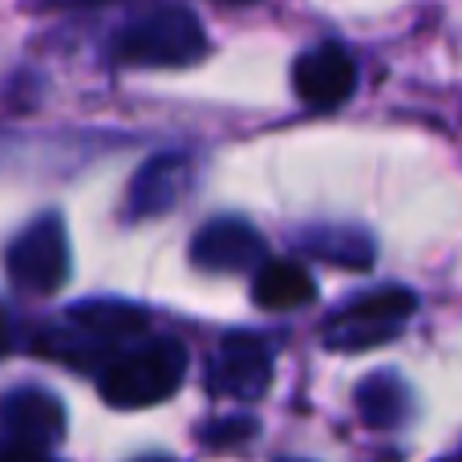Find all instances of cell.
<instances>
[{"label":"cell","instance_id":"1","mask_svg":"<svg viewBox=\"0 0 462 462\" xmlns=\"http://www.w3.org/2000/svg\"><path fill=\"white\" fill-rule=\"evenodd\" d=\"M146 328V309L114 296H94L65 309V317L49 320L37 337V349L65 365H86V361H114L122 341H134Z\"/></svg>","mask_w":462,"mask_h":462},{"label":"cell","instance_id":"2","mask_svg":"<svg viewBox=\"0 0 462 462\" xmlns=\"http://www.w3.org/2000/svg\"><path fill=\"white\" fill-rule=\"evenodd\" d=\"M187 345L175 337H151L130 349H122L114 361L102 365L97 390L106 406L114 410H146L175 398V390L187 377Z\"/></svg>","mask_w":462,"mask_h":462},{"label":"cell","instance_id":"3","mask_svg":"<svg viewBox=\"0 0 462 462\" xmlns=\"http://www.w3.org/2000/svg\"><path fill=\"white\" fill-rule=\"evenodd\" d=\"M208 53L199 16L187 5H159L151 13L134 16L126 29L114 37V57L130 65H151V69H183Z\"/></svg>","mask_w":462,"mask_h":462},{"label":"cell","instance_id":"4","mask_svg":"<svg viewBox=\"0 0 462 462\" xmlns=\"http://www.w3.org/2000/svg\"><path fill=\"white\" fill-rule=\"evenodd\" d=\"M414 312H418V296L406 284H385L374 288V292L353 296L337 312H328L320 341L333 353H365L393 341Z\"/></svg>","mask_w":462,"mask_h":462},{"label":"cell","instance_id":"5","mask_svg":"<svg viewBox=\"0 0 462 462\" xmlns=\"http://www.w3.org/2000/svg\"><path fill=\"white\" fill-rule=\"evenodd\" d=\"M5 268L16 292L29 296H57L69 280V236L61 216L45 211L32 224H24L13 236L5 252Z\"/></svg>","mask_w":462,"mask_h":462},{"label":"cell","instance_id":"6","mask_svg":"<svg viewBox=\"0 0 462 462\" xmlns=\"http://www.w3.org/2000/svg\"><path fill=\"white\" fill-rule=\"evenodd\" d=\"M208 385L219 398L255 402L272 385V349L255 333H227L208 369Z\"/></svg>","mask_w":462,"mask_h":462},{"label":"cell","instance_id":"7","mask_svg":"<svg viewBox=\"0 0 462 462\" xmlns=\"http://www.w3.org/2000/svg\"><path fill=\"white\" fill-rule=\"evenodd\" d=\"M268 244L247 219L239 216H216L208 219L191 239V263L199 272H260Z\"/></svg>","mask_w":462,"mask_h":462},{"label":"cell","instance_id":"8","mask_svg":"<svg viewBox=\"0 0 462 462\" xmlns=\"http://www.w3.org/2000/svg\"><path fill=\"white\" fill-rule=\"evenodd\" d=\"M292 86L309 110H337V106L357 89V65H353L345 45L320 41V45L304 49V53L296 57Z\"/></svg>","mask_w":462,"mask_h":462},{"label":"cell","instance_id":"9","mask_svg":"<svg viewBox=\"0 0 462 462\" xmlns=\"http://www.w3.org/2000/svg\"><path fill=\"white\" fill-rule=\"evenodd\" d=\"M187 187H191V159L183 151H162L138 167L126 191V219L130 224H146L183 203Z\"/></svg>","mask_w":462,"mask_h":462},{"label":"cell","instance_id":"10","mask_svg":"<svg viewBox=\"0 0 462 462\" xmlns=\"http://www.w3.org/2000/svg\"><path fill=\"white\" fill-rule=\"evenodd\" d=\"M65 439V406L41 385H16L5 398V447L53 450Z\"/></svg>","mask_w":462,"mask_h":462},{"label":"cell","instance_id":"11","mask_svg":"<svg viewBox=\"0 0 462 462\" xmlns=\"http://www.w3.org/2000/svg\"><path fill=\"white\" fill-rule=\"evenodd\" d=\"M252 300L263 312H292L317 300V280L296 260H268L252 280Z\"/></svg>","mask_w":462,"mask_h":462},{"label":"cell","instance_id":"12","mask_svg":"<svg viewBox=\"0 0 462 462\" xmlns=\"http://www.w3.org/2000/svg\"><path fill=\"white\" fill-rule=\"evenodd\" d=\"M353 402H357V414L369 430H398V426L410 418V410H414L410 385L402 382L398 374H390V369L369 374L365 382L357 385Z\"/></svg>","mask_w":462,"mask_h":462},{"label":"cell","instance_id":"13","mask_svg":"<svg viewBox=\"0 0 462 462\" xmlns=\"http://www.w3.org/2000/svg\"><path fill=\"white\" fill-rule=\"evenodd\" d=\"M300 247L309 255H317V260L349 268V272L374 268V255H377V244L361 227H304Z\"/></svg>","mask_w":462,"mask_h":462},{"label":"cell","instance_id":"14","mask_svg":"<svg viewBox=\"0 0 462 462\" xmlns=\"http://www.w3.org/2000/svg\"><path fill=\"white\" fill-rule=\"evenodd\" d=\"M255 434L252 418H219V422L203 426V442L208 447H236V442H247Z\"/></svg>","mask_w":462,"mask_h":462},{"label":"cell","instance_id":"15","mask_svg":"<svg viewBox=\"0 0 462 462\" xmlns=\"http://www.w3.org/2000/svg\"><path fill=\"white\" fill-rule=\"evenodd\" d=\"M5 462H53L45 450H16V447H5Z\"/></svg>","mask_w":462,"mask_h":462},{"label":"cell","instance_id":"16","mask_svg":"<svg viewBox=\"0 0 462 462\" xmlns=\"http://www.w3.org/2000/svg\"><path fill=\"white\" fill-rule=\"evenodd\" d=\"M211 5H224V8H244V5H255V0H211Z\"/></svg>","mask_w":462,"mask_h":462},{"label":"cell","instance_id":"17","mask_svg":"<svg viewBox=\"0 0 462 462\" xmlns=\"http://www.w3.org/2000/svg\"><path fill=\"white\" fill-rule=\"evenodd\" d=\"M138 462H175V458H162V455H146V458H138Z\"/></svg>","mask_w":462,"mask_h":462},{"label":"cell","instance_id":"18","mask_svg":"<svg viewBox=\"0 0 462 462\" xmlns=\"http://www.w3.org/2000/svg\"><path fill=\"white\" fill-rule=\"evenodd\" d=\"M280 462H304V458H280Z\"/></svg>","mask_w":462,"mask_h":462},{"label":"cell","instance_id":"19","mask_svg":"<svg viewBox=\"0 0 462 462\" xmlns=\"http://www.w3.org/2000/svg\"><path fill=\"white\" fill-rule=\"evenodd\" d=\"M450 462H462V450H458V455H455V458H450Z\"/></svg>","mask_w":462,"mask_h":462}]
</instances>
